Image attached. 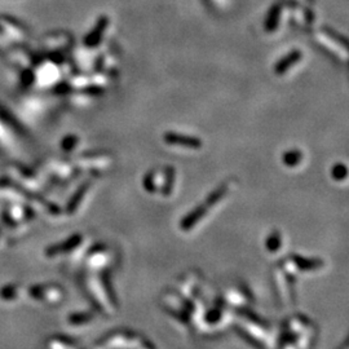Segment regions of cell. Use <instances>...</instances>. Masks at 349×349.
<instances>
[{"instance_id": "1", "label": "cell", "mask_w": 349, "mask_h": 349, "mask_svg": "<svg viewBox=\"0 0 349 349\" xmlns=\"http://www.w3.org/2000/svg\"><path fill=\"white\" fill-rule=\"evenodd\" d=\"M338 37L339 35H336V34L331 30H325L316 33L317 43H319L322 47L326 48L327 50H330V52H331L334 56L338 57V59L346 61V57H348L346 43L345 40H343L341 38Z\"/></svg>"}, {"instance_id": "2", "label": "cell", "mask_w": 349, "mask_h": 349, "mask_svg": "<svg viewBox=\"0 0 349 349\" xmlns=\"http://www.w3.org/2000/svg\"><path fill=\"white\" fill-rule=\"evenodd\" d=\"M165 141L168 145L184 146L189 149H199L202 148V141L197 137L186 136V135L176 133V132H167L165 135Z\"/></svg>"}, {"instance_id": "3", "label": "cell", "mask_w": 349, "mask_h": 349, "mask_svg": "<svg viewBox=\"0 0 349 349\" xmlns=\"http://www.w3.org/2000/svg\"><path fill=\"white\" fill-rule=\"evenodd\" d=\"M302 57L303 53L300 50H292L288 56H286L285 59H282L276 65V74H278V75L285 74L286 71H288V70L293 66V65L298 64V62L302 60Z\"/></svg>"}, {"instance_id": "4", "label": "cell", "mask_w": 349, "mask_h": 349, "mask_svg": "<svg viewBox=\"0 0 349 349\" xmlns=\"http://www.w3.org/2000/svg\"><path fill=\"white\" fill-rule=\"evenodd\" d=\"M281 18V8L278 6L273 7L269 12L268 20L265 22V30L268 31H273L278 28V21Z\"/></svg>"}, {"instance_id": "5", "label": "cell", "mask_w": 349, "mask_h": 349, "mask_svg": "<svg viewBox=\"0 0 349 349\" xmlns=\"http://www.w3.org/2000/svg\"><path fill=\"white\" fill-rule=\"evenodd\" d=\"M302 160V153L300 151H287L283 155V163L288 167H293V166L299 165Z\"/></svg>"}, {"instance_id": "6", "label": "cell", "mask_w": 349, "mask_h": 349, "mask_svg": "<svg viewBox=\"0 0 349 349\" xmlns=\"http://www.w3.org/2000/svg\"><path fill=\"white\" fill-rule=\"evenodd\" d=\"M333 176L335 177L336 180H343L346 177V168L344 165H336L335 167H334V171H333Z\"/></svg>"}, {"instance_id": "7", "label": "cell", "mask_w": 349, "mask_h": 349, "mask_svg": "<svg viewBox=\"0 0 349 349\" xmlns=\"http://www.w3.org/2000/svg\"><path fill=\"white\" fill-rule=\"evenodd\" d=\"M281 247V239H279V234H276L274 233L271 238L268 239V249L271 251H276Z\"/></svg>"}, {"instance_id": "8", "label": "cell", "mask_w": 349, "mask_h": 349, "mask_svg": "<svg viewBox=\"0 0 349 349\" xmlns=\"http://www.w3.org/2000/svg\"><path fill=\"white\" fill-rule=\"evenodd\" d=\"M293 2H298V3H303V2H309V0H293Z\"/></svg>"}]
</instances>
